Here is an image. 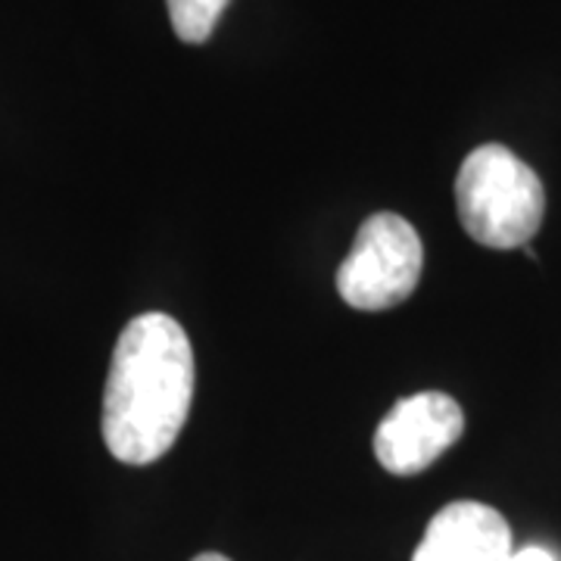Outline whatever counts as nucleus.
<instances>
[{
  "mask_svg": "<svg viewBox=\"0 0 561 561\" xmlns=\"http://www.w3.org/2000/svg\"><path fill=\"white\" fill-rule=\"evenodd\" d=\"M197 387L194 346L165 312H144L122 328L103 387V443L122 465L162 459L187 424Z\"/></svg>",
  "mask_w": 561,
  "mask_h": 561,
  "instance_id": "obj_1",
  "label": "nucleus"
},
{
  "mask_svg": "<svg viewBox=\"0 0 561 561\" xmlns=\"http://www.w3.org/2000/svg\"><path fill=\"white\" fill-rule=\"evenodd\" d=\"M456 209L471 241L490 250H518L540 231L546 191L518 153L502 144H481L456 175Z\"/></svg>",
  "mask_w": 561,
  "mask_h": 561,
  "instance_id": "obj_2",
  "label": "nucleus"
},
{
  "mask_svg": "<svg viewBox=\"0 0 561 561\" xmlns=\"http://www.w3.org/2000/svg\"><path fill=\"white\" fill-rule=\"evenodd\" d=\"M421 268L424 247L412 221L375 213L362 221L353 250L337 268V294L359 312H383L415 294Z\"/></svg>",
  "mask_w": 561,
  "mask_h": 561,
  "instance_id": "obj_3",
  "label": "nucleus"
},
{
  "mask_svg": "<svg viewBox=\"0 0 561 561\" xmlns=\"http://www.w3.org/2000/svg\"><path fill=\"white\" fill-rule=\"evenodd\" d=\"M465 434V412L453 397L424 390L402 397L375 431V456L383 471L412 478L427 471Z\"/></svg>",
  "mask_w": 561,
  "mask_h": 561,
  "instance_id": "obj_4",
  "label": "nucleus"
},
{
  "mask_svg": "<svg viewBox=\"0 0 561 561\" xmlns=\"http://www.w3.org/2000/svg\"><path fill=\"white\" fill-rule=\"evenodd\" d=\"M512 527L493 505L459 500L440 508L412 561H512Z\"/></svg>",
  "mask_w": 561,
  "mask_h": 561,
  "instance_id": "obj_5",
  "label": "nucleus"
},
{
  "mask_svg": "<svg viewBox=\"0 0 561 561\" xmlns=\"http://www.w3.org/2000/svg\"><path fill=\"white\" fill-rule=\"evenodd\" d=\"M231 0H165L172 28L184 44H203L216 32V22L221 20L225 7Z\"/></svg>",
  "mask_w": 561,
  "mask_h": 561,
  "instance_id": "obj_6",
  "label": "nucleus"
},
{
  "mask_svg": "<svg viewBox=\"0 0 561 561\" xmlns=\"http://www.w3.org/2000/svg\"><path fill=\"white\" fill-rule=\"evenodd\" d=\"M512 561H556L552 552H546L542 546H524V549H515Z\"/></svg>",
  "mask_w": 561,
  "mask_h": 561,
  "instance_id": "obj_7",
  "label": "nucleus"
},
{
  "mask_svg": "<svg viewBox=\"0 0 561 561\" xmlns=\"http://www.w3.org/2000/svg\"><path fill=\"white\" fill-rule=\"evenodd\" d=\"M191 561H231L228 556H221V552H201L197 559H191Z\"/></svg>",
  "mask_w": 561,
  "mask_h": 561,
  "instance_id": "obj_8",
  "label": "nucleus"
}]
</instances>
